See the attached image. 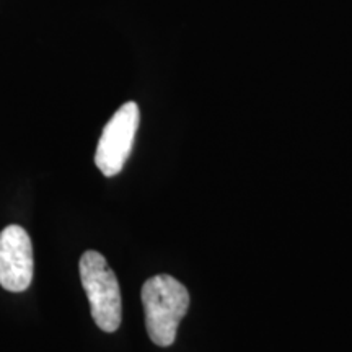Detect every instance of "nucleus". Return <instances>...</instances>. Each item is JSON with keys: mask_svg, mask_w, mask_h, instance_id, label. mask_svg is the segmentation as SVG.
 Wrapping results in <instances>:
<instances>
[{"mask_svg": "<svg viewBox=\"0 0 352 352\" xmlns=\"http://www.w3.org/2000/svg\"><path fill=\"white\" fill-rule=\"evenodd\" d=\"M140 113L134 101H127L113 114L104 126L95 152V165L108 178L121 173L131 155L135 132L139 129Z\"/></svg>", "mask_w": 352, "mask_h": 352, "instance_id": "obj_3", "label": "nucleus"}, {"mask_svg": "<svg viewBox=\"0 0 352 352\" xmlns=\"http://www.w3.org/2000/svg\"><path fill=\"white\" fill-rule=\"evenodd\" d=\"M78 270L96 327L107 333H114L122 318L121 290L116 274L109 267L107 258L95 250L82 254Z\"/></svg>", "mask_w": 352, "mask_h": 352, "instance_id": "obj_2", "label": "nucleus"}, {"mask_svg": "<svg viewBox=\"0 0 352 352\" xmlns=\"http://www.w3.org/2000/svg\"><path fill=\"white\" fill-rule=\"evenodd\" d=\"M33 245L28 232L8 226L0 232V285L10 292H23L33 280Z\"/></svg>", "mask_w": 352, "mask_h": 352, "instance_id": "obj_4", "label": "nucleus"}, {"mask_svg": "<svg viewBox=\"0 0 352 352\" xmlns=\"http://www.w3.org/2000/svg\"><path fill=\"white\" fill-rule=\"evenodd\" d=\"M140 298L145 314V327L152 342L160 347L173 344L179 323L188 314V289L173 276L158 274L145 280Z\"/></svg>", "mask_w": 352, "mask_h": 352, "instance_id": "obj_1", "label": "nucleus"}]
</instances>
